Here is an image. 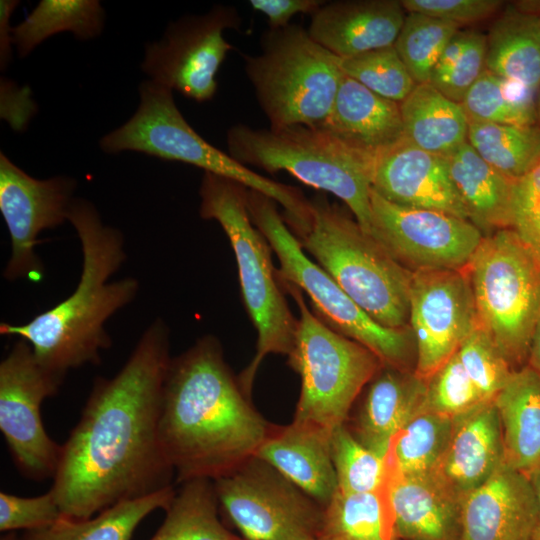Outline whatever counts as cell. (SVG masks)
Returning <instances> with one entry per match:
<instances>
[{
	"label": "cell",
	"mask_w": 540,
	"mask_h": 540,
	"mask_svg": "<svg viewBox=\"0 0 540 540\" xmlns=\"http://www.w3.org/2000/svg\"><path fill=\"white\" fill-rule=\"evenodd\" d=\"M62 513L49 490L36 497H19L0 492V530L14 532L38 530L53 525Z\"/></svg>",
	"instance_id": "42"
},
{
	"label": "cell",
	"mask_w": 540,
	"mask_h": 540,
	"mask_svg": "<svg viewBox=\"0 0 540 540\" xmlns=\"http://www.w3.org/2000/svg\"><path fill=\"white\" fill-rule=\"evenodd\" d=\"M17 0L0 1V67L5 70L12 57V28L9 25L10 17L18 6Z\"/></svg>",
	"instance_id": "48"
},
{
	"label": "cell",
	"mask_w": 540,
	"mask_h": 540,
	"mask_svg": "<svg viewBox=\"0 0 540 540\" xmlns=\"http://www.w3.org/2000/svg\"><path fill=\"white\" fill-rule=\"evenodd\" d=\"M104 18V10L97 0H41L12 28L13 45L23 58L60 32H72L81 40L92 39L101 34Z\"/></svg>",
	"instance_id": "31"
},
{
	"label": "cell",
	"mask_w": 540,
	"mask_h": 540,
	"mask_svg": "<svg viewBox=\"0 0 540 540\" xmlns=\"http://www.w3.org/2000/svg\"><path fill=\"white\" fill-rule=\"evenodd\" d=\"M270 427L243 392L214 336L200 338L171 359L159 439L176 483L229 474L256 454Z\"/></svg>",
	"instance_id": "2"
},
{
	"label": "cell",
	"mask_w": 540,
	"mask_h": 540,
	"mask_svg": "<svg viewBox=\"0 0 540 540\" xmlns=\"http://www.w3.org/2000/svg\"><path fill=\"white\" fill-rule=\"evenodd\" d=\"M339 64L345 76L397 103L402 102L417 85L394 45L339 57Z\"/></svg>",
	"instance_id": "39"
},
{
	"label": "cell",
	"mask_w": 540,
	"mask_h": 540,
	"mask_svg": "<svg viewBox=\"0 0 540 540\" xmlns=\"http://www.w3.org/2000/svg\"><path fill=\"white\" fill-rule=\"evenodd\" d=\"M0 540H20L15 532H8L7 534L3 535Z\"/></svg>",
	"instance_id": "52"
},
{
	"label": "cell",
	"mask_w": 540,
	"mask_h": 540,
	"mask_svg": "<svg viewBox=\"0 0 540 540\" xmlns=\"http://www.w3.org/2000/svg\"><path fill=\"white\" fill-rule=\"evenodd\" d=\"M465 271L479 327L514 369L528 359L540 318V262L507 228L484 236Z\"/></svg>",
	"instance_id": "10"
},
{
	"label": "cell",
	"mask_w": 540,
	"mask_h": 540,
	"mask_svg": "<svg viewBox=\"0 0 540 540\" xmlns=\"http://www.w3.org/2000/svg\"><path fill=\"white\" fill-rule=\"evenodd\" d=\"M282 285L299 309L294 346L287 356L301 380L293 420L331 432L346 423L360 393L383 363L371 350L336 332L309 310L298 287Z\"/></svg>",
	"instance_id": "11"
},
{
	"label": "cell",
	"mask_w": 540,
	"mask_h": 540,
	"mask_svg": "<svg viewBox=\"0 0 540 540\" xmlns=\"http://www.w3.org/2000/svg\"><path fill=\"white\" fill-rule=\"evenodd\" d=\"M467 142L497 171L518 181L540 162V125L469 121Z\"/></svg>",
	"instance_id": "34"
},
{
	"label": "cell",
	"mask_w": 540,
	"mask_h": 540,
	"mask_svg": "<svg viewBox=\"0 0 540 540\" xmlns=\"http://www.w3.org/2000/svg\"><path fill=\"white\" fill-rule=\"evenodd\" d=\"M68 221L81 243L82 270L74 292L24 324H0V334L27 341L37 361L65 377L67 371L99 364L111 346L106 321L131 303L140 288L133 277L108 282L126 260L124 236L104 224L96 207L75 198Z\"/></svg>",
	"instance_id": "3"
},
{
	"label": "cell",
	"mask_w": 540,
	"mask_h": 540,
	"mask_svg": "<svg viewBox=\"0 0 540 540\" xmlns=\"http://www.w3.org/2000/svg\"><path fill=\"white\" fill-rule=\"evenodd\" d=\"M454 418L422 410L390 442L386 463L390 473L423 475L436 471L451 439Z\"/></svg>",
	"instance_id": "35"
},
{
	"label": "cell",
	"mask_w": 540,
	"mask_h": 540,
	"mask_svg": "<svg viewBox=\"0 0 540 540\" xmlns=\"http://www.w3.org/2000/svg\"><path fill=\"white\" fill-rule=\"evenodd\" d=\"M528 361V365L540 373V318L532 335Z\"/></svg>",
	"instance_id": "49"
},
{
	"label": "cell",
	"mask_w": 540,
	"mask_h": 540,
	"mask_svg": "<svg viewBox=\"0 0 540 540\" xmlns=\"http://www.w3.org/2000/svg\"><path fill=\"white\" fill-rule=\"evenodd\" d=\"M76 186L77 181L68 176L33 178L0 153V211L11 240L5 279H42L43 265L35 252L37 237L68 221Z\"/></svg>",
	"instance_id": "17"
},
{
	"label": "cell",
	"mask_w": 540,
	"mask_h": 540,
	"mask_svg": "<svg viewBox=\"0 0 540 540\" xmlns=\"http://www.w3.org/2000/svg\"><path fill=\"white\" fill-rule=\"evenodd\" d=\"M536 517L530 477L504 464L462 499L460 540H532Z\"/></svg>",
	"instance_id": "19"
},
{
	"label": "cell",
	"mask_w": 540,
	"mask_h": 540,
	"mask_svg": "<svg viewBox=\"0 0 540 540\" xmlns=\"http://www.w3.org/2000/svg\"><path fill=\"white\" fill-rule=\"evenodd\" d=\"M510 229L540 262V162L515 183Z\"/></svg>",
	"instance_id": "43"
},
{
	"label": "cell",
	"mask_w": 540,
	"mask_h": 540,
	"mask_svg": "<svg viewBox=\"0 0 540 540\" xmlns=\"http://www.w3.org/2000/svg\"><path fill=\"white\" fill-rule=\"evenodd\" d=\"M387 487L364 493L338 491L324 508L322 536L330 540H398Z\"/></svg>",
	"instance_id": "33"
},
{
	"label": "cell",
	"mask_w": 540,
	"mask_h": 540,
	"mask_svg": "<svg viewBox=\"0 0 540 540\" xmlns=\"http://www.w3.org/2000/svg\"><path fill=\"white\" fill-rule=\"evenodd\" d=\"M504 464L500 418L494 402L487 401L454 418L448 448L434 473L463 499Z\"/></svg>",
	"instance_id": "21"
},
{
	"label": "cell",
	"mask_w": 540,
	"mask_h": 540,
	"mask_svg": "<svg viewBox=\"0 0 540 540\" xmlns=\"http://www.w3.org/2000/svg\"><path fill=\"white\" fill-rule=\"evenodd\" d=\"M174 485L150 495L115 504L87 519L62 516L51 526L26 531L20 540H131L137 526L158 509L169 508Z\"/></svg>",
	"instance_id": "30"
},
{
	"label": "cell",
	"mask_w": 540,
	"mask_h": 540,
	"mask_svg": "<svg viewBox=\"0 0 540 540\" xmlns=\"http://www.w3.org/2000/svg\"><path fill=\"white\" fill-rule=\"evenodd\" d=\"M387 488L398 540H460L462 499L434 472H389Z\"/></svg>",
	"instance_id": "23"
},
{
	"label": "cell",
	"mask_w": 540,
	"mask_h": 540,
	"mask_svg": "<svg viewBox=\"0 0 540 540\" xmlns=\"http://www.w3.org/2000/svg\"><path fill=\"white\" fill-rule=\"evenodd\" d=\"M63 379L45 369L23 339L0 363V430L15 465L30 480L54 478L58 468L61 445L47 434L40 407Z\"/></svg>",
	"instance_id": "13"
},
{
	"label": "cell",
	"mask_w": 540,
	"mask_h": 540,
	"mask_svg": "<svg viewBox=\"0 0 540 540\" xmlns=\"http://www.w3.org/2000/svg\"><path fill=\"white\" fill-rule=\"evenodd\" d=\"M370 204V235L412 272L463 270L484 238L469 220L442 211L398 205L373 189Z\"/></svg>",
	"instance_id": "14"
},
{
	"label": "cell",
	"mask_w": 540,
	"mask_h": 540,
	"mask_svg": "<svg viewBox=\"0 0 540 540\" xmlns=\"http://www.w3.org/2000/svg\"><path fill=\"white\" fill-rule=\"evenodd\" d=\"M139 95L136 112L122 126L100 139L101 150L110 154L136 151L194 165L271 198L283 208L282 216L290 229L307 223L310 200L298 188L258 174L208 143L185 120L171 89L146 80L139 86Z\"/></svg>",
	"instance_id": "7"
},
{
	"label": "cell",
	"mask_w": 540,
	"mask_h": 540,
	"mask_svg": "<svg viewBox=\"0 0 540 540\" xmlns=\"http://www.w3.org/2000/svg\"><path fill=\"white\" fill-rule=\"evenodd\" d=\"M227 146L229 155L245 166L269 173L285 171L312 188L335 195L370 235L375 155L321 126L305 125L257 129L236 124L227 132Z\"/></svg>",
	"instance_id": "5"
},
{
	"label": "cell",
	"mask_w": 540,
	"mask_h": 540,
	"mask_svg": "<svg viewBox=\"0 0 540 540\" xmlns=\"http://www.w3.org/2000/svg\"><path fill=\"white\" fill-rule=\"evenodd\" d=\"M244 59L270 128L319 126L328 117L344 74L339 57L303 27L269 28L261 37V53Z\"/></svg>",
	"instance_id": "8"
},
{
	"label": "cell",
	"mask_w": 540,
	"mask_h": 540,
	"mask_svg": "<svg viewBox=\"0 0 540 540\" xmlns=\"http://www.w3.org/2000/svg\"><path fill=\"white\" fill-rule=\"evenodd\" d=\"M486 36L471 31L469 42L450 72L433 84L450 100L461 103L467 91L485 70Z\"/></svg>",
	"instance_id": "44"
},
{
	"label": "cell",
	"mask_w": 540,
	"mask_h": 540,
	"mask_svg": "<svg viewBox=\"0 0 540 540\" xmlns=\"http://www.w3.org/2000/svg\"><path fill=\"white\" fill-rule=\"evenodd\" d=\"M181 485L150 540H243L221 522L212 480L193 479Z\"/></svg>",
	"instance_id": "32"
},
{
	"label": "cell",
	"mask_w": 540,
	"mask_h": 540,
	"mask_svg": "<svg viewBox=\"0 0 540 540\" xmlns=\"http://www.w3.org/2000/svg\"><path fill=\"white\" fill-rule=\"evenodd\" d=\"M459 28L419 13L406 14L394 47L416 84L429 83L441 53Z\"/></svg>",
	"instance_id": "38"
},
{
	"label": "cell",
	"mask_w": 540,
	"mask_h": 540,
	"mask_svg": "<svg viewBox=\"0 0 540 540\" xmlns=\"http://www.w3.org/2000/svg\"><path fill=\"white\" fill-rule=\"evenodd\" d=\"M330 450L338 491L364 493L387 487L389 471L386 458L362 444L346 423L331 431Z\"/></svg>",
	"instance_id": "37"
},
{
	"label": "cell",
	"mask_w": 540,
	"mask_h": 540,
	"mask_svg": "<svg viewBox=\"0 0 540 540\" xmlns=\"http://www.w3.org/2000/svg\"><path fill=\"white\" fill-rule=\"evenodd\" d=\"M426 380L414 371L383 365L367 384L351 432L366 447L386 457L395 435L424 410Z\"/></svg>",
	"instance_id": "24"
},
{
	"label": "cell",
	"mask_w": 540,
	"mask_h": 540,
	"mask_svg": "<svg viewBox=\"0 0 540 540\" xmlns=\"http://www.w3.org/2000/svg\"><path fill=\"white\" fill-rule=\"evenodd\" d=\"M471 31L458 30L445 46L433 70L429 83L431 85L442 80L452 69L466 48Z\"/></svg>",
	"instance_id": "47"
},
{
	"label": "cell",
	"mask_w": 540,
	"mask_h": 540,
	"mask_svg": "<svg viewBox=\"0 0 540 540\" xmlns=\"http://www.w3.org/2000/svg\"><path fill=\"white\" fill-rule=\"evenodd\" d=\"M537 499V517L532 540H540V465L529 475Z\"/></svg>",
	"instance_id": "50"
},
{
	"label": "cell",
	"mask_w": 540,
	"mask_h": 540,
	"mask_svg": "<svg viewBox=\"0 0 540 540\" xmlns=\"http://www.w3.org/2000/svg\"><path fill=\"white\" fill-rule=\"evenodd\" d=\"M399 105L405 138L417 147L447 157L467 142L469 122L461 105L430 83L417 84Z\"/></svg>",
	"instance_id": "29"
},
{
	"label": "cell",
	"mask_w": 540,
	"mask_h": 540,
	"mask_svg": "<svg viewBox=\"0 0 540 540\" xmlns=\"http://www.w3.org/2000/svg\"><path fill=\"white\" fill-rule=\"evenodd\" d=\"M371 184L392 203L469 220L446 157L425 151L406 138L375 154Z\"/></svg>",
	"instance_id": "18"
},
{
	"label": "cell",
	"mask_w": 540,
	"mask_h": 540,
	"mask_svg": "<svg viewBox=\"0 0 540 540\" xmlns=\"http://www.w3.org/2000/svg\"><path fill=\"white\" fill-rule=\"evenodd\" d=\"M330 434L319 426L295 420L286 426L271 424L254 456L270 464L325 508L338 492Z\"/></svg>",
	"instance_id": "22"
},
{
	"label": "cell",
	"mask_w": 540,
	"mask_h": 540,
	"mask_svg": "<svg viewBox=\"0 0 540 540\" xmlns=\"http://www.w3.org/2000/svg\"><path fill=\"white\" fill-rule=\"evenodd\" d=\"M240 24L237 10L223 5L184 16L171 22L160 40L146 44L141 69L155 83L197 102L209 101L217 90L216 73L233 48L223 32Z\"/></svg>",
	"instance_id": "15"
},
{
	"label": "cell",
	"mask_w": 540,
	"mask_h": 540,
	"mask_svg": "<svg viewBox=\"0 0 540 540\" xmlns=\"http://www.w3.org/2000/svg\"><path fill=\"white\" fill-rule=\"evenodd\" d=\"M460 105L468 122L537 123L535 98L486 69L467 91Z\"/></svg>",
	"instance_id": "36"
},
{
	"label": "cell",
	"mask_w": 540,
	"mask_h": 540,
	"mask_svg": "<svg viewBox=\"0 0 540 540\" xmlns=\"http://www.w3.org/2000/svg\"><path fill=\"white\" fill-rule=\"evenodd\" d=\"M319 126L373 155L405 138L399 103L345 75L328 117Z\"/></svg>",
	"instance_id": "25"
},
{
	"label": "cell",
	"mask_w": 540,
	"mask_h": 540,
	"mask_svg": "<svg viewBox=\"0 0 540 540\" xmlns=\"http://www.w3.org/2000/svg\"><path fill=\"white\" fill-rule=\"evenodd\" d=\"M485 69L536 99L540 86V15L505 5L486 36Z\"/></svg>",
	"instance_id": "26"
},
{
	"label": "cell",
	"mask_w": 540,
	"mask_h": 540,
	"mask_svg": "<svg viewBox=\"0 0 540 540\" xmlns=\"http://www.w3.org/2000/svg\"><path fill=\"white\" fill-rule=\"evenodd\" d=\"M493 402L505 464L529 476L540 465V373L530 365L514 370Z\"/></svg>",
	"instance_id": "28"
},
{
	"label": "cell",
	"mask_w": 540,
	"mask_h": 540,
	"mask_svg": "<svg viewBox=\"0 0 540 540\" xmlns=\"http://www.w3.org/2000/svg\"><path fill=\"white\" fill-rule=\"evenodd\" d=\"M409 326L416 351L414 373L427 380L479 326L465 269L413 272Z\"/></svg>",
	"instance_id": "16"
},
{
	"label": "cell",
	"mask_w": 540,
	"mask_h": 540,
	"mask_svg": "<svg viewBox=\"0 0 540 540\" xmlns=\"http://www.w3.org/2000/svg\"><path fill=\"white\" fill-rule=\"evenodd\" d=\"M397 0L324 3L311 15L309 36L344 58L394 45L406 17Z\"/></svg>",
	"instance_id": "20"
},
{
	"label": "cell",
	"mask_w": 540,
	"mask_h": 540,
	"mask_svg": "<svg viewBox=\"0 0 540 540\" xmlns=\"http://www.w3.org/2000/svg\"><path fill=\"white\" fill-rule=\"evenodd\" d=\"M313 540H330L329 538L325 537V536H320V537H317Z\"/></svg>",
	"instance_id": "53"
},
{
	"label": "cell",
	"mask_w": 540,
	"mask_h": 540,
	"mask_svg": "<svg viewBox=\"0 0 540 540\" xmlns=\"http://www.w3.org/2000/svg\"><path fill=\"white\" fill-rule=\"evenodd\" d=\"M446 159L469 220L483 235L511 228L516 181L484 161L468 142Z\"/></svg>",
	"instance_id": "27"
},
{
	"label": "cell",
	"mask_w": 540,
	"mask_h": 540,
	"mask_svg": "<svg viewBox=\"0 0 540 540\" xmlns=\"http://www.w3.org/2000/svg\"><path fill=\"white\" fill-rule=\"evenodd\" d=\"M424 410L451 418L460 416L484 400L455 353L426 380Z\"/></svg>",
	"instance_id": "41"
},
{
	"label": "cell",
	"mask_w": 540,
	"mask_h": 540,
	"mask_svg": "<svg viewBox=\"0 0 540 540\" xmlns=\"http://www.w3.org/2000/svg\"><path fill=\"white\" fill-rule=\"evenodd\" d=\"M407 13H419L460 27L491 17L503 6L501 0H403Z\"/></svg>",
	"instance_id": "45"
},
{
	"label": "cell",
	"mask_w": 540,
	"mask_h": 540,
	"mask_svg": "<svg viewBox=\"0 0 540 540\" xmlns=\"http://www.w3.org/2000/svg\"><path fill=\"white\" fill-rule=\"evenodd\" d=\"M308 223L293 233L303 250L376 322L409 328L413 272L398 263L358 222L325 197L310 200Z\"/></svg>",
	"instance_id": "6"
},
{
	"label": "cell",
	"mask_w": 540,
	"mask_h": 540,
	"mask_svg": "<svg viewBox=\"0 0 540 540\" xmlns=\"http://www.w3.org/2000/svg\"><path fill=\"white\" fill-rule=\"evenodd\" d=\"M248 188L239 182L204 172L199 195V213L223 228L233 249L242 298L258 334L256 353L237 377L243 392L251 398L257 370L269 354L289 355L298 326L279 287L273 266V251L254 225L247 205Z\"/></svg>",
	"instance_id": "4"
},
{
	"label": "cell",
	"mask_w": 540,
	"mask_h": 540,
	"mask_svg": "<svg viewBox=\"0 0 540 540\" xmlns=\"http://www.w3.org/2000/svg\"><path fill=\"white\" fill-rule=\"evenodd\" d=\"M247 205L252 222L279 259V283L305 292L326 325L371 350L383 365L410 370L415 348L411 328L382 326L365 312L306 255L274 200L248 189Z\"/></svg>",
	"instance_id": "9"
},
{
	"label": "cell",
	"mask_w": 540,
	"mask_h": 540,
	"mask_svg": "<svg viewBox=\"0 0 540 540\" xmlns=\"http://www.w3.org/2000/svg\"><path fill=\"white\" fill-rule=\"evenodd\" d=\"M250 6L264 14L269 28L276 29L289 25L297 14L312 15L325 2L321 0H250Z\"/></svg>",
	"instance_id": "46"
},
{
	"label": "cell",
	"mask_w": 540,
	"mask_h": 540,
	"mask_svg": "<svg viewBox=\"0 0 540 540\" xmlns=\"http://www.w3.org/2000/svg\"><path fill=\"white\" fill-rule=\"evenodd\" d=\"M213 484L219 508L243 540H313L322 536L324 508L256 456Z\"/></svg>",
	"instance_id": "12"
},
{
	"label": "cell",
	"mask_w": 540,
	"mask_h": 540,
	"mask_svg": "<svg viewBox=\"0 0 540 540\" xmlns=\"http://www.w3.org/2000/svg\"><path fill=\"white\" fill-rule=\"evenodd\" d=\"M535 110H536L537 123L540 125V86L536 94Z\"/></svg>",
	"instance_id": "51"
},
{
	"label": "cell",
	"mask_w": 540,
	"mask_h": 540,
	"mask_svg": "<svg viewBox=\"0 0 540 540\" xmlns=\"http://www.w3.org/2000/svg\"><path fill=\"white\" fill-rule=\"evenodd\" d=\"M169 347V329L157 318L121 370L94 381L78 424L61 445L50 489L62 516L91 518L173 486L175 473L159 439Z\"/></svg>",
	"instance_id": "1"
},
{
	"label": "cell",
	"mask_w": 540,
	"mask_h": 540,
	"mask_svg": "<svg viewBox=\"0 0 540 540\" xmlns=\"http://www.w3.org/2000/svg\"><path fill=\"white\" fill-rule=\"evenodd\" d=\"M456 354L486 401L494 400L515 370L479 326L462 342Z\"/></svg>",
	"instance_id": "40"
}]
</instances>
